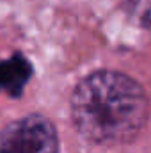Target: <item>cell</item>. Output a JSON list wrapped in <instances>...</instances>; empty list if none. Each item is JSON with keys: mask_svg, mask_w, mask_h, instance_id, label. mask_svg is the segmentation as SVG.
<instances>
[{"mask_svg": "<svg viewBox=\"0 0 151 153\" xmlns=\"http://www.w3.org/2000/svg\"><path fill=\"white\" fill-rule=\"evenodd\" d=\"M150 102L133 78L101 70L78 82L71 94V117L76 130L96 144H123L146 125Z\"/></svg>", "mask_w": 151, "mask_h": 153, "instance_id": "6da1fadb", "label": "cell"}, {"mask_svg": "<svg viewBox=\"0 0 151 153\" xmlns=\"http://www.w3.org/2000/svg\"><path fill=\"white\" fill-rule=\"evenodd\" d=\"M55 126L43 116H27L7 125L0 134V153H57Z\"/></svg>", "mask_w": 151, "mask_h": 153, "instance_id": "7a4b0ae2", "label": "cell"}, {"mask_svg": "<svg viewBox=\"0 0 151 153\" xmlns=\"http://www.w3.org/2000/svg\"><path fill=\"white\" fill-rule=\"evenodd\" d=\"M32 76L30 62L21 55L14 53L13 57L0 62V91H5L9 96H20L23 87Z\"/></svg>", "mask_w": 151, "mask_h": 153, "instance_id": "3957f363", "label": "cell"}, {"mask_svg": "<svg viewBox=\"0 0 151 153\" xmlns=\"http://www.w3.org/2000/svg\"><path fill=\"white\" fill-rule=\"evenodd\" d=\"M126 13L142 27H151V0H124Z\"/></svg>", "mask_w": 151, "mask_h": 153, "instance_id": "277c9868", "label": "cell"}]
</instances>
